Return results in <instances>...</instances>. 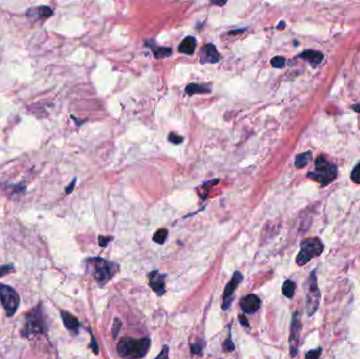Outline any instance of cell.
<instances>
[{"label":"cell","mask_w":360,"mask_h":359,"mask_svg":"<svg viewBox=\"0 0 360 359\" xmlns=\"http://www.w3.org/2000/svg\"><path fill=\"white\" fill-rule=\"evenodd\" d=\"M87 268L94 279L101 284L109 282L118 271L117 264L101 257L89 258L87 261Z\"/></svg>","instance_id":"cell-1"},{"label":"cell","mask_w":360,"mask_h":359,"mask_svg":"<svg viewBox=\"0 0 360 359\" xmlns=\"http://www.w3.org/2000/svg\"><path fill=\"white\" fill-rule=\"evenodd\" d=\"M47 331L46 323V317L44 313L42 303H39L37 307L33 308L31 311L26 315V321H24L22 335L30 338L39 334H45Z\"/></svg>","instance_id":"cell-2"},{"label":"cell","mask_w":360,"mask_h":359,"mask_svg":"<svg viewBox=\"0 0 360 359\" xmlns=\"http://www.w3.org/2000/svg\"><path fill=\"white\" fill-rule=\"evenodd\" d=\"M151 346V340L149 338L134 339L130 337L121 338L117 344V353L121 357L129 358H141L146 355Z\"/></svg>","instance_id":"cell-3"},{"label":"cell","mask_w":360,"mask_h":359,"mask_svg":"<svg viewBox=\"0 0 360 359\" xmlns=\"http://www.w3.org/2000/svg\"><path fill=\"white\" fill-rule=\"evenodd\" d=\"M308 177L319 182L321 185H327L334 181L337 177V166L329 163L323 156L317 157L315 160V170L308 173Z\"/></svg>","instance_id":"cell-4"},{"label":"cell","mask_w":360,"mask_h":359,"mask_svg":"<svg viewBox=\"0 0 360 359\" xmlns=\"http://www.w3.org/2000/svg\"><path fill=\"white\" fill-rule=\"evenodd\" d=\"M325 246L319 238H307L300 245V252L296 257V263L299 267L307 264L311 259L320 256Z\"/></svg>","instance_id":"cell-5"},{"label":"cell","mask_w":360,"mask_h":359,"mask_svg":"<svg viewBox=\"0 0 360 359\" xmlns=\"http://www.w3.org/2000/svg\"><path fill=\"white\" fill-rule=\"evenodd\" d=\"M320 305V290L317 282L315 271L310 274L307 280V303L306 311L308 316L311 317L318 310Z\"/></svg>","instance_id":"cell-6"},{"label":"cell","mask_w":360,"mask_h":359,"mask_svg":"<svg viewBox=\"0 0 360 359\" xmlns=\"http://www.w3.org/2000/svg\"><path fill=\"white\" fill-rule=\"evenodd\" d=\"M0 302L8 317L14 316L20 303V297L16 291L7 284L0 283Z\"/></svg>","instance_id":"cell-7"},{"label":"cell","mask_w":360,"mask_h":359,"mask_svg":"<svg viewBox=\"0 0 360 359\" xmlns=\"http://www.w3.org/2000/svg\"><path fill=\"white\" fill-rule=\"evenodd\" d=\"M301 329H302V325H301V320H300V314L296 312L292 317L290 337H289L290 353H291L292 357H295L298 353L299 343H300Z\"/></svg>","instance_id":"cell-8"},{"label":"cell","mask_w":360,"mask_h":359,"mask_svg":"<svg viewBox=\"0 0 360 359\" xmlns=\"http://www.w3.org/2000/svg\"><path fill=\"white\" fill-rule=\"evenodd\" d=\"M242 280H243V275L240 273L239 271H236L233 274L232 279L228 282L227 286H225L224 292H223V302H222L223 311H227L228 309L231 307V303L232 301H233L235 291Z\"/></svg>","instance_id":"cell-9"},{"label":"cell","mask_w":360,"mask_h":359,"mask_svg":"<svg viewBox=\"0 0 360 359\" xmlns=\"http://www.w3.org/2000/svg\"><path fill=\"white\" fill-rule=\"evenodd\" d=\"M166 274H161L158 271H153L149 274V283L152 290L157 296H162L166 293V282H164Z\"/></svg>","instance_id":"cell-10"},{"label":"cell","mask_w":360,"mask_h":359,"mask_svg":"<svg viewBox=\"0 0 360 359\" xmlns=\"http://www.w3.org/2000/svg\"><path fill=\"white\" fill-rule=\"evenodd\" d=\"M220 59V54L218 53L214 45L209 43L200 49V61L201 64H216Z\"/></svg>","instance_id":"cell-11"},{"label":"cell","mask_w":360,"mask_h":359,"mask_svg":"<svg viewBox=\"0 0 360 359\" xmlns=\"http://www.w3.org/2000/svg\"><path fill=\"white\" fill-rule=\"evenodd\" d=\"M261 306V301L259 297L255 294H250L248 296H245L240 300V307L241 310L248 315H251L257 312Z\"/></svg>","instance_id":"cell-12"},{"label":"cell","mask_w":360,"mask_h":359,"mask_svg":"<svg viewBox=\"0 0 360 359\" xmlns=\"http://www.w3.org/2000/svg\"><path fill=\"white\" fill-rule=\"evenodd\" d=\"M60 314H62V319L66 329H68L72 334H74V335H77L79 332V326H80L79 325L78 319L66 311H62Z\"/></svg>","instance_id":"cell-13"},{"label":"cell","mask_w":360,"mask_h":359,"mask_svg":"<svg viewBox=\"0 0 360 359\" xmlns=\"http://www.w3.org/2000/svg\"><path fill=\"white\" fill-rule=\"evenodd\" d=\"M196 39L193 36H188L180 42L178 47V51L186 55H192L196 49Z\"/></svg>","instance_id":"cell-14"},{"label":"cell","mask_w":360,"mask_h":359,"mask_svg":"<svg viewBox=\"0 0 360 359\" xmlns=\"http://www.w3.org/2000/svg\"><path fill=\"white\" fill-rule=\"evenodd\" d=\"M300 57L308 60L309 63L312 65L313 67H316L319 64H321V61L323 59V55L319 51H314V49H307L306 52H303L300 55Z\"/></svg>","instance_id":"cell-15"},{"label":"cell","mask_w":360,"mask_h":359,"mask_svg":"<svg viewBox=\"0 0 360 359\" xmlns=\"http://www.w3.org/2000/svg\"><path fill=\"white\" fill-rule=\"evenodd\" d=\"M211 92L210 88L203 84H197V83H191L188 84L186 88V93L188 95H194V94H207Z\"/></svg>","instance_id":"cell-16"},{"label":"cell","mask_w":360,"mask_h":359,"mask_svg":"<svg viewBox=\"0 0 360 359\" xmlns=\"http://www.w3.org/2000/svg\"><path fill=\"white\" fill-rule=\"evenodd\" d=\"M311 158H312V154H311V152L299 154V155L296 156V159H295V166L297 169L304 168V166L310 163Z\"/></svg>","instance_id":"cell-17"},{"label":"cell","mask_w":360,"mask_h":359,"mask_svg":"<svg viewBox=\"0 0 360 359\" xmlns=\"http://www.w3.org/2000/svg\"><path fill=\"white\" fill-rule=\"evenodd\" d=\"M295 290H296V282H294V281L286 280L282 284V293L285 297H288V298H290V299L292 298L293 296H294Z\"/></svg>","instance_id":"cell-18"},{"label":"cell","mask_w":360,"mask_h":359,"mask_svg":"<svg viewBox=\"0 0 360 359\" xmlns=\"http://www.w3.org/2000/svg\"><path fill=\"white\" fill-rule=\"evenodd\" d=\"M153 49V53L154 56L156 58H164V57H169L171 54H172V51L169 48H162V47H152Z\"/></svg>","instance_id":"cell-19"},{"label":"cell","mask_w":360,"mask_h":359,"mask_svg":"<svg viewBox=\"0 0 360 359\" xmlns=\"http://www.w3.org/2000/svg\"><path fill=\"white\" fill-rule=\"evenodd\" d=\"M168 237V231L166 230V228H160V230H158L153 236V240L155 241L156 244H159V245H162L164 241H166Z\"/></svg>","instance_id":"cell-20"},{"label":"cell","mask_w":360,"mask_h":359,"mask_svg":"<svg viewBox=\"0 0 360 359\" xmlns=\"http://www.w3.org/2000/svg\"><path fill=\"white\" fill-rule=\"evenodd\" d=\"M33 10H34V12H37L39 17L47 18V17H50L53 14V10L50 7H39V8H35Z\"/></svg>","instance_id":"cell-21"},{"label":"cell","mask_w":360,"mask_h":359,"mask_svg":"<svg viewBox=\"0 0 360 359\" xmlns=\"http://www.w3.org/2000/svg\"><path fill=\"white\" fill-rule=\"evenodd\" d=\"M351 179L353 182L360 183V163L353 169L351 173Z\"/></svg>","instance_id":"cell-22"},{"label":"cell","mask_w":360,"mask_h":359,"mask_svg":"<svg viewBox=\"0 0 360 359\" xmlns=\"http://www.w3.org/2000/svg\"><path fill=\"white\" fill-rule=\"evenodd\" d=\"M284 64H285V59L283 57H282V56L274 57L272 59V61H271V65L274 67H276V69H282V67H283Z\"/></svg>","instance_id":"cell-23"},{"label":"cell","mask_w":360,"mask_h":359,"mask_svg":"<svg viewBox=\"0 0 360 359\" xmlns=\"http://www.w3.org/2000/svg\"><path fill=\"white\" fill-rule=\"evenodd\" d=\"M222 349L224 352H232L234 351L235 349V344L233 343V342H232V337H231V334L229 335V337L225 339V342L223 343L222 344Z\"/></svg>","instance_id":"cell-24"},{"label":"cell","mask_w":360,"mask_h":359,"mask_svg":"<svg viewBox=\"0 0 360 359\" xmlns=\"http://www.w3.org/2000/svg\"><path fill=\"white\" fill-rule=\"evenodd\" d=\"M204 348V343L203 342H196L191 345V351L193 354H201Z\"/></svg>","instance_id":"cell-25"},{"label":"cell","mask_w":360,"mask_h":359,"mask_svg":"<svg viewBox=\"0 0 360 359\" xmlns=\"http://www.w3.org/2000/svg\"><path fill=\"white\" fill-rule=\"evenodd\" d=\"M321 352H322L321 348H317L316 350L309 351L306 354V357H307V359H319V357L321 355Z\"/></svg>","instance_id":"cell-26"},{"label":"cell","mask_w":360,"mask_h":359,"mask_svg":"<svg viewBox=\"0 0 360 359\" xmlns=\"http://www.w3.org/2000/svg\"><path fill=\"white\" fill-rule=\"evenodd\" d=\"M121 326H123V323L118 319V318H115L114 319V325H113V338H116L118 335V333L121 329Z\"/></svg>","instance_id":"cell-27"},{"label":"cell","mask_w":360,"mask_h":359,"mask_svg":"<svg viewBox=\"0 0 360 359\" xmlns=\"http://www.w3.org/2000/svg\"><path fill=\"white\" fill-rule=\"evenodd\" d=\"M14 271L13 264H4V265H0V277H3L4 275L9 274L10 272Z\"/></svg>","instance_id":"cell-28"},{"label":"cell","mask_w":360,"mask_h":359,"mask_svg":"<svg viewBox=\"0 0 360 359\" xmlns=\"http://www.w3.org/2000/svg\"><path fill=\"white\" fill-rule=\"evenodd\" d=\"M168 139H169L170 142H172V144H174V145H179L180 142H182V140H184V138H182L181 136L177 135L175 133H170Z\"/></svg>","instance_id":"cell-29"},{"label":"cell","mask_w":360,"mask_h":359,"mask_svg":"<svg viewBox=\"0 0 360 359\" xmlns=\"http://www.w3.org/2000/svg\"><path fill=\"white\" fill-rule=\"evenodd\" d=\"M91 338H92V340H91V343H90V348L93 350V353L95 355H98L99 354V348H98V343H97V340L96 338L94 337L93 334H91Z\"/></svg>","instance_id":"cell-30"},{"label":"cell","mask_w":360,"mask_h":359,"mask_svg":"<svg viewBox=\"0 0 360 359\" xmlns=\"http://www.w3.org/2000/svg\"><path fill=\"white\" fill-rule=\"evenodd\" d=\"M155 359H169V346L164 345L161 352L155 357Z\"/></svg>","instance_id":"cell-31"},{"label":"cell","mask_w":360,"mask_h":359,"mask_svg":"<svg viewBox=\"0 0 360 359\" xmlns=\"http://www.w3.org/2000/svg\"><path fill=\"white\" fill-rule=\"evenodd\" d=\"M112 239H113V237H111V236H102V235H101V236H99V238H98L99 245L102 246V247H106L110 241H112Z\"/></svg>","instance_id":"cell-32"},{"label":"cell","mask_w":360,"mask_h":359,"mask_svg":"<svg viewBox=\"0 0 360 359\" xmlns=\"http://www.w3.org/2000/svg\"><path fill=\"white\" fill-rule=\"evenodd\" d=\"M238 319H239V323L243 326H249V323H248V319L246 318L245 315H240L239 317H238Z\"/></svg>","instance_id":"cell-33"},{"label":"cell","mask_w":360,"mask_h":359,"mask_svg":"<svg viewBox=\"0 0 360 359\" xmlns=\"http://www.w3.org/2000/svg\"><path fill=\"white\" fill-rule=\"evenodd\" d=\"M75 182H76V179H74V180H73L72 181V183L69 185V188H66V190H65V192H66V193H71V192H72V190H73V188H74V184H75Z\"/></svg>","instance_id":"cell-34"},{"label":"cell","mask_w":360,"mask_h":359,"mask_svg":"<svg viewBox=\"0 0 360 359\" xmlns=\"http://www.w3.org/2000/svg\"><path fill=\"white\" fill-rule=\"evenodd\" d=\"M213 3H214V4H217V5H223V4H225L227 2H225V1H222V2H216V1H213Z\"/></svg>","instance_id":"cell-35"},{"label":"cell","mask_w":360,"mask_h":359,"mask_svg":"<svg viewBox=\"0 0 360 359\" xmlns=\"http://www.w3.org/2000/svg\"><path fill=\"white\" fill-rule=\"evenodd\" d=\"M356 111H357V112H360V109L359 110H356Z\"/></svg>","instance_id":"cell-36"}]
</instances>
